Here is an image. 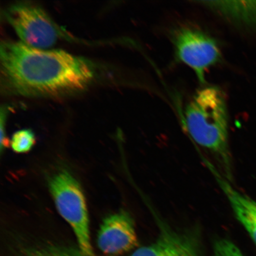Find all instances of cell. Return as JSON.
<instances>
[{
	"mask_svg": "<svg viewBox=\"0 0 256 256\" xmlns=\"http://www.w3.org/2000/svg\"><path fill=\"white\" fill-rule=\"evenodd\" d=\"M1 87L5 94L54 98L84 90L97 76L95 64L60 50H40L22 42L0 46Z\"/></svg>",
	"mask_w": 256,
	"mask_h": 256,
	"instance_id": "1",
	"label": "cell"
},
{
	"mask_svg": "<svg viewBox=\"0 0 256 256\" xmlns=\"http://www.w3.org/2000/svg\"><path fill=\"white\" fill-rule=\"evenodd\" d=\"M184 124L192 138L212 156L220 174L232 183L228 112L222 90L206 86L195 92L186 107Z\"/></svg>",
	"mask_w": 256,
	"mask_h": 256,
	"instance_id": "2",
	"label": "cell"
},
{
	"mask_svg": "<svg viewBox=\"0 0 256 256\" xmlns=\"http://www.w3.org/2000/svg\"><path fill=\"white\" fill-rule=\"evenodd\" d=\"M48 186L60 216L74 232L78 248L83 254L94 255L91 244L88 214L84 194L69 172H58L50 178Z\"/></svg>",
	"mask_w": 256,
	"mask_h": 256,
	"instance_id": "3",
	"label": "cell"
},
{
	"mask_svg": "<svg viewBox=\"0 0 256 256\" xmlns=\"http://www.w3.org/2000/svg\"><path fill=\"white\" fill-rule=\"evenodd\" d=\"M4 16L20 42L36 49L54 46L65 34L49 15L34 3H16L5 10Z\"/></svg>",
	"mask_w": 256,
	"mask_h": 256,
	"instance_id": "4",
	"label": "cell"
},
{
	"mask_svg": "<svg viewBox=\"0 0 256 256\" xmlns=\"http://www.w3.org/2000/svg\"><path fill=\"white\" fill-rule=\"evenodd\" d=\"M176 56L194 70L200 82L204 74L222 60V51L212 36L196 28H181L172 36Z\"/></svg>",
	"mask_w": 256,
	"mask_h": 256,
	"instance_id": "5",
	"label": "cell"
},
{
	"mask_svg": "<svg viewBox=\"0 0 256 256\" xmlns=\"http://www.w3.org/2000/svg\"><path fill=\"white\" fill-rule=\"evenodd\" d=\"M159 223L160 232L156 241L137 248L130 256H201L198 230L178 232Z\"/></svg>",
	"mask_w": 256,
	"mask_h": 256,
	"instance_id": "6",
	"label": "cell"
},
{
	"mask_svg": "<svg viewBox=\"0 0 256 256\" xmlns=\"http://www.w3.org/2000/svg\"><path fill=\"white\" fill-rule=\"evenodd\" d=\"M136 224L126 210L108 216L104 220L98 232V244L104 254L120 255L138 246Z\"/></svg>",
	"mask_w": 256,
	"mask_h": 256,
	"instance_id": "7",
	"label": "cell"
},
{
	"mask_svg": "<svg viewBox=\"0 0 256 256\" xmlns=\"http://www.w3.org/2000/svg\"><path fill=\"white\" fill-rule=\"evenodd\" d=\"M206 164L225 194L236 220L256 244V202L236 190L210 162H207Z\"/></svg>",
	"mask_w": 256,
	"mask_h": 256,
	"instance_id": "8",
	"label": "cell"
},
{
	"mask_svg": "<svg viewBox=\"0 0 256 256\" xmlns=\"http://www.w3.org/2000/svg\"><path fill=\"white\" fill-rule=\"evenodd\" d=\"M232 23L256 30V1L198 2Z\"/></svg>",
	"mask_w": 256,
	"mask_h": 256,
	"instance_id": "9",
	"label": "cell"
},
{
	"mask_svg": "<svg viewBox=\"0 0 256 256\" xmlns=\"http://www.w3.org/2000/svg\"><path fill=\"white\" fill-rule=\"evenodd\" d=\"M36 138L30 130H22L14 134L10 142L12 148L16 152L25 153L33 148Z\"/></svg>",
	"mask_w": 256,
	"mask_h": 256,
	"instance_id": "10",
	"label": "cell"
},
{
	"mask_svg": "<svg viewBox=\"0 0 256 256\" xmlns=\"http://www.w3.org/2000/svg\"><path fill=\"white\" fill-rule=\"evenodd\" d=\"M212 256H245L234 243L227 238L216 240L213 246Z\"/></svg>",
	"mask_w": 256,
	"mask_h": 256,
	"instance_id": "11",
	"label": "cell"
},
{
	"mask_svg": "<svg viewBox=\"0 0 256 256\" xmlns=\"http://www.w3.org/2000/svg\"><path fill=\"white\" fill-rule=\"evenodd\" d=\"M50 249L56 256H96L83 254L79 248L52 247L50 248Z\"/></svg>",
	"mask_w": 256,
	"mask_h": 256,
	"instance_id": "12",
	"label": "cell"
},
{
	"mask_svg": "<svg viewBox=\"0 0 256 256\" xmlns=\"http://www.w3.org/2000/svg\"><path fill=\"white\" fill-rule=\"evenodd\" d=\"M8 108L2 107L1 108V116H0V123H1V152L3 150L8 147V142L6 136V121L7 120Z\"/></svg>",
	"mask_w": 256,
	"mask_h": 256,
	"instance_id": "13",
	"label": "cell"
},
{
	"mask_svg": "<svg viewBox=\"0 0 256 256\" xmlns=\"http://www.w3.org/2000/svg\"><path fill=\"white\" fill-rule=\"evenodd\" d=\"M22 256H56L50 248L46 250H34L28 251Z\"/></svg>",
	"mask_w": 256,
	"mask_h": 256,
	"instance_id": "14",
	"label": "cell"
}]
</instances>
